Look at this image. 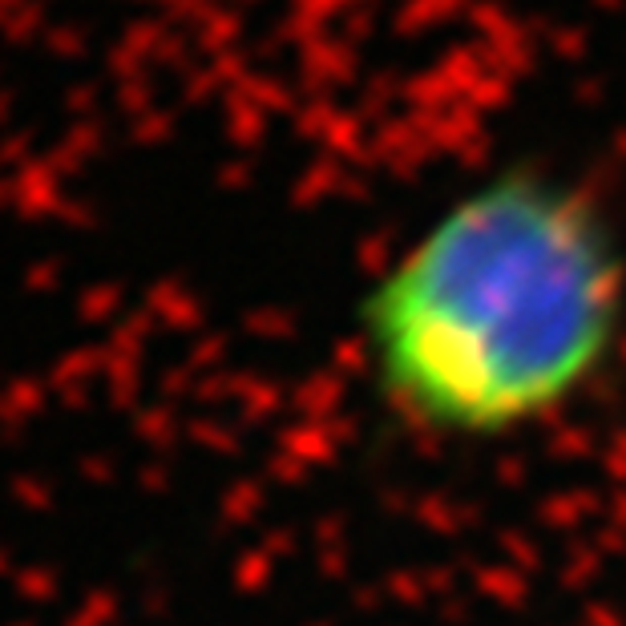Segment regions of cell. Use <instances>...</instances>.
<instances>
[{"label":"cell","instance_id":"obj_1","mask_svg":"<svg viewBox=\"0 0 626 626\" xmlns=\"http://www.w3.org/2000/svg\"><path fill=\"white\" fill-rule=\"evenodd\" d=\"M626 328V247L606 206L542 166L457 190L376 275L364 348L416 429L493 441L550 421Z\"/></svg>","mask_w":626,"mask_h":626}]
</instances>
